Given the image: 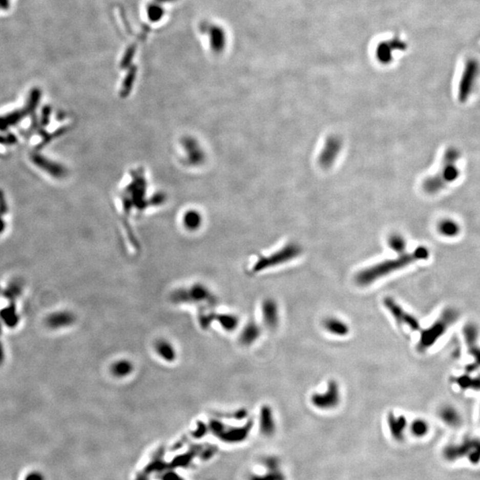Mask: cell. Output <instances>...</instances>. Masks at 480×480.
Returning <instances> with one entry per match:
<instances>
[{"label": "cell", "mask_w": 480, "mask_h": 480, "mask_svg": "<svg viewBox=\"0 0 480 480\" xmlns=\"http://www.w3.org/2000/svg\"><path fill=\"white\" fill-rule=\"evenodd\" d=\"M440 233L446 237H454L460 232V227L451 220H444L439 226Z\"/></svg>", "instance_id": "obj_17"}, {"label": "cell", "mask_w": 480, "mask_h": 480, "mask_svg": "<svg viewBox=\"0 0 480 480\" xmlns=\"http://www.w3.org/2000/svg\"><path fill=\"white\" fill-rule=\"evenodd\" d=\"M341 401L339 384L335 380H331L327 384V389L323 393H314L311 396L313 406L321 410L333 409Z\"/></svg>", "instance_id": "obj_5"}, {"label": "cell", "mask_w": 480, "mask_h": 480, "mask_svg": "<svg viewBox=\"0 0 480 480\" xmlns=\"http://www.w3.org/2000/svg\"><path fill=\"white\" fill-rule=\"evenodd\" d=\"M133 364L128 360H119L112 366V372L118 377L127 376L133 372Z\"/></svg>", "instance_id": "obj_18"}, {"label": "cell", "mask_w": 480, "mask_h": 480, "mask_svg": "<svg viewBox=\"0 0 480 480\" xmlns=\"http://www.w3.org/2000/svg\"><path fill=\"white\" fill-rule=\"evenodd\" d=\"M342 149V141L339 137L332 135L326 140L321 153L319 155V164L322 168H328L332 165Z\"/></svg>", "instance_id": "obj_8"}, {"label": "cell", "mask_w": 480, "mask_h": 480, "mask_svg": "<svg viewBox=\"0 0 480 480\" xmlns=\"http://www.w3.org/2000/svg\"><path fill=\"white\" fill-rule=\"evenodd\" d=\"M261 336V327L255 322H249L244 326L239 336V343L242 345H252Z\"/></svg>", "instance_id": "obj_14"}, {"label": "cell", "mask_w": 480, "mask_h": 480, "mask_svg": "<svg viewBox=\"0 0 480 480\" xmlns=\"http://www.w3.org/2000/svg\"><path fill=\"white\" fill-rule=\"evenodd\" d=\"M429 256L430 251L428 248L425 246H419L412 253L400 254L396 258L386 260L363 269L357 274V283L360 285H369L385 276L406 268L413 262L427 260Z\"/></svg>", "instance_id": "obj_1"}, {"label": "cell", "mask_w": 480, "mask_h": 480, "mask_svg": "<svg viewBox=\"0 0 480 480\" xmlns=\"http://www.w3.org/2000/svg\"><path fill=\"white\" fill-rule=\"evenodd\" d=\"M300 254H301V248L298 245H287L275 255H272V257L262 259L261 261H259L254 268V272H261L262 269H265V268H269V267L278 265V264H282L283 262H288L296 258Z\"/></svg>", "instance_id": "obj_7"}, {"label": "cell", "mask_w": 480, "mask_h": 480, "mask_svg": "<svg viewBox=\"0 0 480 480\" xmlns=\"http://www.w3.org/2000/svg\"><path fill=\"white\" fill-rule=\"evenodd\" d=\"M459 317L456 309L448 308L441 313L439 319L421 332L420 339L417 345L418 350L422 352L432 347L442 336L447 332L448 328L455 323Z\"/></svg>", "instance_id": "obj_3"}, {"label": "cell", "mask_w": 480, "mask_h": 480, "mask_svg": "<svg viewBox=\"0 0 480 480\" xmlns=\"http://www.w3.org/2000/svg\"><path fill=\"white\" fill-rule=\"evenodd\" d=\"M387 423L393 439L396 440H403L405 430L406 429V419L404 415H396L390 413L387 418Z\"/></svg>", "instance_id": "obj_10"}, {"label": "cell", "mask_w": 480, "mask_h": 480, "mask_svg": "<svg viewBox=\"0 0 480 480\" xmlns=\"http://www.w3.org/2000/svg\"><path fill=\"white\" fill-rule=\"evenodd\" d=\"M215 319L218 321L220 326H222L223 329L228 332H232L237 329L239 324V318L234 314H221L215 317Z\"/></svg>", "instance_id": "obj_16"}, {"label": "cell", "mask_w": 480, "mask_h": 480, "mask_svg": "<svg viewBox=\"0 0 480 480\" xmlns=\"http://www.w3.org/2000/svg\"><path fill=\"white\" fill-rule=\"evenodd\" d=\"M477 335H478V331H477V326L474 324H469L464 326V339L469 348V351L472 357L476 359V361L478 362L479 361V349L477 345Z\"/></svg>", "instance_id": "obj_11"}, {"label": "cell", "mask_w": 480, "mask_h": 480, "mask_svg": "<svg viewBox=\"0 0 480 480\" xmlns=\"http://www.w3.org/2000/svg\"><path fill=\"white\" fill-rule=\"evenodd\" d=\"M410 429L413 436H417V437L425 436L430 430L429 424L426 421L423 420V419H415L413 421Z\"/></svg>", "instance_id": "obj_19"}, {"label": "cell", "mask_w": 480, "mask_h": 480, "mask_svg": "<svg viewBox=\"0 0 480 480\" xmlns=\"http://www.w3.org/2000/svg\"><path fill=\"white\" fill-rule=\"evenodd\" d=\"M456 383L463 389H475L477 390L479 387L478 378L474 379L469 375H463L457 378Z\"/></svg>", "instance_id": "obj_21"}, {"label": "cell", "mask_w": 480, "mask_h": 480, "mask_svg": "<svg viewBox=\"0 0 480 480\" xmlns=\"http://www.w3.org/2000/svg\"><path fill=\"white\" fill-rule=\"evenodd\" d=\"M323 326L325 330L332 336L343 337L349 335V326L348 324L337 318L331 317L325 319L323 322Z\"/></svg>", "instance_id": "obj_13"}, {"label": "cell", "mask_w": 480, "mask_h": 480, "mask_svg": "<svg viewBox=\"0 0 480 480\" xmlns=\"http://www.w3.org/2000/svg\"><path fill=\"white\" fill-rule=\"evenodd\" d=\"M24 480H46L44 475L38 471H31L26 475Z\"/></svg>", "instance_id": "obj_22"}, {"label": "cell", "mask_w": 480, "mask_h": 480, "mask_svg": "<svg viewBox=\"0 0 480 480\" xmlns=\"http://www.w3.org/2000/svg\"><path fill=\"white\" fill-rule=\"evenodd\" d=\"M263 323L269 329H274L279 321V307L275 300L266 299L262 304Z\"/></svg>", "instance_id": "obj_9"}, {"label": "cell", "mask_w": 480, "mask_h": 480, "mask_svg": "<svg viewBox=\"0 0 480 480\" xmlns=\"http://www.w3.org/2000/svg\"><path fill=\"white\" fill-rule=\"evenodd\" d=\"M460 151L456 148L447 149L444 154L440 171L423 182V189L425 192L430 194L436 193L447 184L456 181L460 175V170L455 163L460 158Z\"/></svg>", "instance_id": "obj_2"}, {"label": "cell", "mask_w": 480, "mask_h": 480, "mask_svg": "<svg viewBox=\"0 0 480 480\" xmlns=\"http://www.w3.org/2000/svg\"><path fill=\"white\" fill-rule=\"evenodd\" d=\"M214 300L208 288L201 284L178 289L172 295V301L176 303H211Z\"/></svg>", "instance_id": "obj_4"}, {"label": "cell", "mask_w": 480, "mask_h": 480, "mask_svg": "<svg viewBox=\"0 0 480 480\" xmlns=\"http://www.w3.org/2000/svg\"><path fill=\"white\" fill-rule=\"evenodd\" d=\"M155 351L158 356L165 362H174L177 358L175 346L165 339H158L154 345Z\"/></svg>", "instance_id": "obj_12"}, {"label": "cell", "mask_w": 480, "mask_h": 480, "mask_svg": "<svg viewBox=\"0 0 480 480\" xmlns=\"http://www.w3.org/2000/svg\"><path fill=\"white\" fill-rule=\"evenodd\" d=\"M389 245L393 251L398 254H403L406 248V240L400 235H393L389 239Z\"/></svg>", "instance_id": "obj_20"}, {"label": "cell", "mask_w": 480, "mask_h": 480, "mask_svg": "<svg viewBox=\"0 0 480 480\" xmlns=\"http://www.w3.org/2000/svg\"><path fill=\"white\" fill-rule=\"evenodd\" d=\"M440 415L443 422L449 426H458L462 422L460 413H458V411L453 408V406H447L442 407L440 410Z\"/></svg>", "instance_id": "obj_15"}, {"label": "cell", "mask_w": 480, "mask_h": 480, "mask_svg": "<svg viewBox=\"0 0 480 480\" xmlns=\"http://www.w3.org/2000/svg\"><path fill=\"white\" fill-rule=\"evenodd\" d=\"M383 305L386 308L390 315L392 316L396 322L400 323V325H403L413 330V331H418L420 330V323L417 320L413 315L406 311L401 306L391 298V297H385L383 299Z\"/></svg>", "instance_id": "obj_6"}]
</instances>
